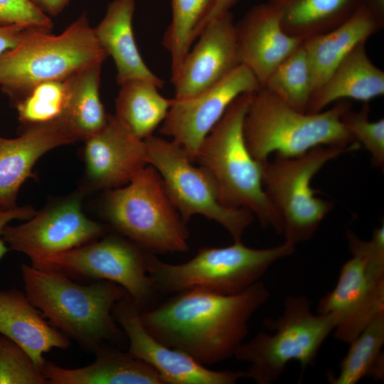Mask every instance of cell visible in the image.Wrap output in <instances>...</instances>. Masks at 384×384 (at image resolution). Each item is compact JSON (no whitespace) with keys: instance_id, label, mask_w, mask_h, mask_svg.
Masks as SVG:
<instances>
[{"instance_id":"ffe728a7","label":"cell","mask_w":384,"mask_h":384,"mask_svg":"<svg viewBox=\"0 0 384 384\" xmlns=\"http://www.w3.org/2000/svg\"><path fill=\"white\" fill-rule=\"evenodd\" d=\"M25 293L16 289H0V334L23 348L42 372L43 354L53 348L65 349L69 338L46 321Z\"/></svg>"},{"instance_id":"1f68e13d","label":"cell","mask_w":384,"mask_h":384,"mask_svg":"<svg viewBox=\"0 0 384 384\" xmlns=\"http://www.w3.org/2000/svg\"><path fill=\"white\" fill-rule=\"evenodd\" d=\"M370 106L364 103L358 111L346 110L341 121L360 145L369 152L375 167H384V119L371 121L369 119Z\"/></svg>"},{"instance_id":"9a60e30c","label":"cell","mask_w":384,"mask_h":384,"mask_svg":"<svg viewBox=\"0 0 384 384\" xmlns=\"http://www.w3.org/2000/svg\"><path fill=\"white\" fill-rule=\"evenodd\" d=\"M140 309L127 295L112 309L116 322L129 340L128 352L154 368L164 384H234L246 371L213 370L185 353L151 335L140 321Z\"/></svg>"},{"instance_id":"2e32d148","label":"cell","mask_w":384,"mask_h":384,"mask_svg":"<svg viewBox=\"0 0 384 384\" xmlns=\"http://www.w3.org/2000/svg\"><path fill=\"white\" fill-rule=\"evenodd\" d=\"M196 41L171 76L175 100L188 99L201 93L241 64L235 23L230 11L210 20Z\"/></svg>"},{"instance_id":"83f0119b","label":"cell","mask_w":384,"mask_h":384,"mask_svg":"<svg viewBox=\"0 0 384 384\" xmlns=\"http://www.w3.org/2000/svg\"><path fill=\"white\" fill-rule=\"evenodd\" d=\"M339 364L336 376L329 375L331 384H356L365 377L383 380L384 311L377 314L351 342Z\"/></svg>"},{"instance_id":"9c48e42d","label":"cell","mask_w":384,"mask_h":384,"mask_svg":"<svg viewBox=\"0 0 384 384\" xmlns=\"http://www.w3.org/2000/svg\"><path fill=\"white\" fill-rule=\"evenodd\" d=\"M351 257L341 267L334 288L319 302L317 313L333 316L336 339L351 342L384 311V225L370 240L346 230Z\"/></svg>"},{"instance_id":"d590c367","label":"cell","mask_w":384,"mask_h":384,"mask_svg":"<svg viewBox=\"0 0 384 384\" xmlns=\"http://www.w3.org/2000/svg\"><path fill=\"white\" fill-rule=\"evenodd\" d=\"M31 28L16 25H0V55L16 47Z\"/></svg>"},{"instance_id":"5bb4252c","label":"cell","mask_w":384,"mask_h":384,"mask_svg":"<svg viewBox=\"0 0 384 384\" xmlns=\"http://www.w3.org/2000/svg\"><path fill=\"white\" fill-rule=\"evenodd\" d=\"M261 87L252 71L240 64L201 93L185 100L173 98L160 132L180 144L194 161L202 142L233 100Z\"/></svg>"},{"instance_id":"7a4b0ae2","label":"cell","mask_w":384,"mask_h":384,"mask_svg":"<svg viewBox=\"0 0 384 384\" xmlns=\"http://www.w3.org/2000/svg\"><path fill=\"white\" fill-rule=\"evenodd\" d=\"M21 270L31 304L82 348L95 353L104 341L120 338L112 309L128 295L123 287L106 280L79 284L60 272L26 264Z\"/></svg>"},{"instance_id":"836d02e7","label":"cell","mask_w":384,"mask_h":384,"mask_svg":"<svg viewBox=\"0 0 384 384\" xmlns=\"http://www.w3.org/2000/svg\"><path fill=\"white\" fill-rule=\"evenodd\" d=\"M50 31L53 23L31 0H0V25Z\"/></svg>"},{"instance_id":"7c38bea8","label":"cell","mask_w":384,"mask_h":384,"mask_svg":"<svg viewBox=\"0 0 384 384\" xmlns=\"http://www.w3.org/2000/svg\"><path fill=\"white\" fill-rule=\"evenodd\" d=\"M146 252L129 239L110 235L45 260L36 267L71 277L114 282L141 310L152 307L158 293L146 267Z\"/></svg>"},{"instance_id":"e575fe53","label":"cell","mask_w":384,"mask_h":384,"mask_svg":"<svg viewBox=\"0 0 384 384\" xmlns=\"http://www.w3.org/2000/svg\"><path fill=\"white\" fill-rule=\"evenodd\" d=\"M34 209L29 206L9 208L0 205V260L9 250L2 238L4 228L8 223L15 219L28 220L35 213Z\"/></svg>"},{"instance_id":"ba28073f","label":"cell","mask_w":384,"mask_h":384,"mask_svg":"<svg viewBox=\"0 0 384 384\" xmlns=\"http://www.w3.org/2000/svg\"><path fill=\"white\" fill-rule=\"evenodd\" d=\"M104 215L122 236L151 252H186L189 232L151 165L127 186L109 190Z\"/></svg>"},{"instance_id":"d4e9b609","label":"cell","mask_w":384,"mask_h":384,"mask_svg":"<svg viewBox=\"0 0 384 384\" xmlns=\"http://www.w3.org/2000/svg\"><path fill=\"white\" fill-rule=\"evenodd\" d=\"M288 35L303 42L349 19L367 0H267Z\"/></svg>"},{"instance_id":"4dcf8cb0","label":"cell","mask_w":384,"mask_h":384,"mask_svg":"<svg viewBox=\"0 0 384 384\" xmlns=\"http://www.w3.org/2000/svg\"><path fill=\"white\" fill-rule=\"evenodd\" d=\"M67 95L66 79L37 84L14 103L20 122L26 129L60 119Z\"/></svg>"},{"instance_id":"ac0fdd59","label":"cell","mask_w":384,"mask_h":384,"mask_svg":"<svg viewBox=\"0 0 384 384\" xmlns=\"http://www.w3.org/2000/svg\"><path fill=\"white\" fill-rule=\"evenodd\" d=\"M240 63L262 87L273 70L303 41L285 33L276 11L267 3L252 7L235 23Z\"/></svg>"},{"instance_id":"f1b7e54d","label":"cell","mask_w":384,"mask_h":384,"mask_svg":"<svg viewBox=\"0 0 384 384\" xmlns=\"http://www.w3.org/2000/svg\"><path fill=\"white\" fill-rule=\"evenodd\" d=\"M218 0H171V21L163 36V45L171 61V76L202 31Z\"/></svg>"},{"instance_id":"f35d334b","label":"cell","mask_w":384,"mask_h":384,"mask_svg":"<svg viewBox=\"0 0 384 384\" xmlns=\"http://www.w3.org/2000/svg\"><path fill=\"white\" fill-rule=\"evenodd\" d=\"M366 4L380 20L384 21V0H367Z\"/></svg>"},{"instance_id":"8fae6325","label":"cell","mask_w":384,"mask_h":384,"mask_svg":"<svg viewBox=\"0 0 384 384\" xmlns=\"http://www.w3.org/2000/svg\"><path fill=\"white\" fill-rule=\"evenodd\" d=\"M144 141L147 163L160 174L166 192L185 223L201 215L223 227L233 241L242 236L254 220L245 208L223 205L216 183L203 166H196L178 143L154 135Z\"/></svg>"},{"instance_id":"cb8c5ba5","label":"cell","mask_w":384,"mask_h":384,"mask_svg":"<svg viewBox=\"0 0 384 384\" xmlns=\"http://www.w3.org/2000/svg\"><path fill=\"white\" fill-rule=\"evenodd\" d=\"M380 20L367 4L334 29L303 42L311 69L314 92L356 46L380 30ZM313 92V93H314Z\"/></svg>"},{"instance_id":"e0dca14e","label":"cell","mask_w":384,"mask_h":384,"mask_svg":"<svg viewBox=\"0 0 384 384\" xmlns=\"http://www.w3.org/2000/svg\"><path fill=\"white\" fill-rule=\"evenodd\" d=\"M84 142L85 175L93 188L121 187L148 165L144 141L114 115L108 114L105 126Z\"/></svg>"},{"instance_id":"6da1fadb","label":"cell","mask_w":384,"mask_h":384,"mask_svg":"<svg viewBox=\"0 0 384 384\" xmlns=\"http://www.w3.org/2000/svg\"><path fill=\"white\" fill-rule=\"evenodd\" d=\"M172 296L140 311V321L158 341L205 366L235 357L249 320L267 302L270 292L259 281L236 294L193 289Z\"/></svg>"},{"instance_id":"74e56055","label":"cell","mask_w":384,"mask_h":384,"mask_svg":"<svg viewBox=\"0 0 384 384\" xmlns=\"http://www.w3.org/2000/svg\"><path fill=\"white\" fill-rule=\"evenodd\" d=\"M237 1L238 0H218L210 16L215 17L230 11Z\"/></svg>"},{"instance_id":"30bf717a","label":"cell","mask_w":384,"mask_h":384,"mask_svg":"<svg viewBox=\"0 0 384 384\" xmlns=\"http://www.w3.org/2000/svg\"><path fill=\"white\" fill-rule=\"evenodd\" d=\"M348 151L319 146L299 156H275L262 162L264 190L282 220L284 242L296 246L314 238L334 204L316 196L311 180L329 161Z\"/></svg>"},{"instance_id":"44dd1931","label":"cell","mask_w":384,"mask_h":384,"mask_svg":"<svg viewBox=\"0 0 384 384\" xmlns=\"http://www.w3.org/2000/svg\"><path fill=\"white\" fill-rule=\"evenodd\" d=\"M91 364L66 368L46 361L42 373L48 384H164L159 373L130 353L102 346Z\"/></svg>"},{"instance_id":"484cf974","label":"cell","mask_w":384,"mask_h":384,"mask_svg":"<svg viewBox=\"0 0 384 384\" xmlns=\"http://www.w3.org/2000/svg\"><path fill=\"white\" fill-rule=\"evenodd\" d=\"M102 64H92L66 78L67 101L60 119L79 140H85L107 122L108 114L100 97Z\"/></svg>"},{"instance_id":"3957f363","label":"cell","mask_w":384,"mask_h":384,"mask_svg":"<svg viewBox=\"0 0 384 384\" xmlns=\"http://www.w3.org/2000/svg\"><path fill=\"white\" fill-rule=\"evenodd\" d=\"M351 103L339 100L316 113L295 110L261 87L253 93L243 122V134L252 156L264 162L274 154L301 156L319 146L355 151L361 146L344 127L341 117Z\"/></svg>"},{"instance_id":"8992f818","label":"cell","mask_w":384,"mask_h":384,"mask_svg":"<svg viewBox=\"0 0 384 384\" xmlns=\"http://www.w3.org/2000/svg\"><path fill=\"white\" fill-rule=\"evenodd\" d=\"M30 30L14 48L0 55V85L14 104L33 86L65 80L108 56L85 14L59 35Z\"/></svg>"},{"instance_id":"d6986e66","label":"cell","mask_w":384,"mask_h":384,"mask_svg":"<svg viewBox=\"0 0 384 384\" xmlns=\"http://www.w3.org/2000/svg\"><path fill=\"white\" fill-rule=\"evenodd\" d=\"M79 141L62 120L26 128L18 137H0V205L13 208L36 162L58 146Z\"/></svg>"},{"instance_id":"277c9868","label":"cell","mask_w":384,"mask_h":384,"mask_svg":"<svg viewBox=\"0 0 384 384\" xmlns=\"http://www.w3.org/2000/svg\"><path fill=\"white\" fill-rule=\"evenodd\" d=\"M253 93L233 100L202 142L195 161L213 177L223 205L250 210L262 227L282 235V220L264 190L262 162L252 156L244 137V118Z\"/></svg>"},{"instance_id":"d6a6232c","label":"cell","mask_w":384,"mask_h":384,"mask_svg":"<svg viewBox=\"0 0 384 384\" xmlns=\"http://www.w3.org/2000/svg\"><path fill=\"white\" fill-rule=\"evenodd\" d=\"M28 353L0 334V384H48Z\"/></svg>"},{"instance_id":"8d00e7d4","label":"cell","mask_w":384,"mask_h":384,"mask_svg":"<svg viewBox=\"0 0 384 384\" xmlns=\"http://www.w3.org/2000/svg\"><path fill=\"white\" fill-rule=\"evenodd\" d=\"M45 14L57 16L66 6L70 0H31Z\"/></svg>"},{"instance_id":"5b68a950","label":"cell","mask_w":384,"mask_h":384,"mask_svg":"<svg viewBox=\"0 0 384 384\" xmlns=\"http://www.w3.org/2000/svg\"><path fill=\"white\" fill-rule=\"evenodd\" d=\"M222 247H202L187 262L166 263L146 252V267L158 294L174 295L193 289L231 295L244 292L278 260L291 256L296 246L284 242L262 249L233 241Z\"/></svg>"},{"instance_id":"7402d4cb","label":"cell","mask_w":384,"mask_h":384,"mask_svg":"<svg viewBox=\"0 0 384 384\" xmlns=\"http://www.w3.org/2000/svg\"><path fill=\"white\" fill-rule=\"evenodd\" d=\"M135 5V0H113L110 2L105 16L94 28L95 36L107 55L114 60L118 85L140 79L162 88L164 81L144 62L134 39L132 19Z\"/></svg>"},{"instance_id":"603a6c76","label":"cell","mask_w":384,"mask_h":384,"mask_svg":"<svg viewBox=\"0 0 384 384\" xmlns=\"http://www.w3.org/2000/svg\"><path fill=\"white\" fill-rule=\"evenodd\" d=\"M384 94V72L368 55L366 43L356 46L312 95L306 112L323 111L334 102L352 99L368 103Z\"/></svg>"},{"instance_id":"f546056e","label":"cell","mask_w":384,"mask_h":384,"mask_svg":"<svg viewBox=\"0 0 384 384\" xmlns=\"http://www.w3.org/2000/svg\"><path fill=\"white\" fill-rule=\"evenodd\" d=\"M262 87L295 110L306 112L314 88L303 43L273 70Z\"/></svg>"},{"instance_id":"4316f807","label":"cell","mask_w":384,"mask_h":384,"mask_svg":"<svg viewBox=\"0 0 384 384\" xmlns=\"http://www.w3.org/2000/svg\"><path fill=\"white\" fill-rule=\"evenodd\" d=\"M120 86L114 116L134 136L144 140L164 122L172 99L163 97L156 85L145 80H130Z\"/></svg>"},{"instance_id":"4fadbf2b","label":"cell","mask_w":384,"mask_h":384,"mask_svg":"<svg viewBox=\"0 0 384 384\" xmlns=\"http://www.w3.org/2000/svg\"><path fill=\"white\" fill-rule=\"evenodd\" d=\"M107 228L82 212L79 196H73L35 212L23 224L7 225L2 233L9 250L27 255L31 265L88 243L102 236Z\"/></svg>"},{"instance_id":"52a82bcc","label":"cell","mask_w":384,"mask_h":384,"mask_svg":"<svg viewBox=\"0 0 384 384\" xmlns=\"http://www.w3.org/2000/svg\"><path fill=\"white\" fill-rule=\"evenodd\" d=\"M264 326L272 334L259 332L243 342L235 357L250 364L247 378L257 384H271L279 379L290 361H297L304 372L312 366L319 351L336 326L332 315L314 314L304 295H289L278 318L266 319Z\"/></svg>"}]
</instances>
